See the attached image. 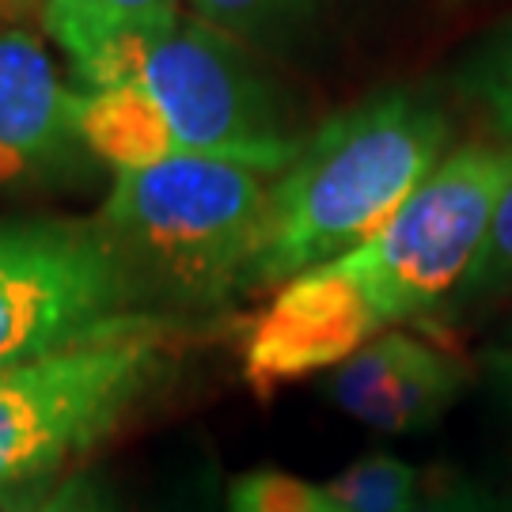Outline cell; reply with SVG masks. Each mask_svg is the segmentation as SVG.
Wrapping results in <instances>:
<instances>
[{"label": "cell", "instance_id": "cell-11", "mask_svg": "<svg viewBox=\"0 0 512 512\" xmlns=\"http://www.w3.org/2000/svg\"><path fill=\"white\" fill-rule=\"evenodd\" d=\"M80 145L122 171H145L179 156L164 110L141 80L80 95Z\"/></svg>", "mask_w": 512, "mask_h": 512}, {"label": "cell", "instance_id": "cell-21", "mask_svg": "<svg viewBox=\"0 0 512 512\" xmlns=\"http://www.w3.org/2000/svg\"><path fill=\"white\" fill-rule=\"evenodd\" d=\"M490 376H494L497 391L505 395V403L512 406V349H497V353H490Z\"/></svg>", "mask_w": 512, "mask_h": 512}, {"label": "cell", "instance_id": "cell-16", "mask_svg": "<svg viewBox=\"0 0 512 512\" xmlns=\"http://www.w3.org/2000/svg\"><path fill=\"white\" fill-rule=\"evenodd\" d=\"M456 296H497V300H512V183L505 198L497 205L490 236L482 243L475 270L467 274L463 289Z\"/></svg>", "mask_w": 512, "mask_h": 512}, {"label": "cell", "instance_id": "cell-14", "mask_svg": "<svg viewBox=\"0 0 512 512\" xmlns=\"http://www.w3.org/2000/svg\"><path fill=\"white\" fill-rule=\"evenodd\" d=\"M194 8L198 19L239 42L277 46L293 38L300 27H308L319 0H194Z\"/></svg>", "mask_w": 512, "mask_h": 512}, {"label": "cell", "instance_id": "cell-13", "mask_svg": "<svg viewBox=\"0 0 512 512\" xmlns=\"http://www.w3.org/2000/svg\"><path fill=\"white\" fill-rule=\"evenodd\" d=\"M456 92L475 103L501 141H512V19L478 42L456 69Z\"/></svg>", "mask_w": 512, "mask_h": 512}, {"label": "cell", "instance_id": "cell-2", "mask_svg": "<svg viewBox=\"0 0 512 512\" xmlns=\"http://www.w3.org/2000/svg\"><path fill=\"white\" fill-rule=\"evenodd\" d=\"M270 183L262 171L205 156H171L114 175L99 228L133 277L183 304H224L247 289L266 232Z\"/></svg>", "mask_w": 512, "mask_h": 512}, {"label": "cell", "instance_id": "cell-5", "mask_svg": "<svg viewBox=\"0 0 512 512\" xmlns=\"http://www.w3.org/2000/svg\"><path fill=\"white\" fill-rule=\"evenodd\" d=\"M145 293L88 220H0V368L126 327Z\"/></svg>", "mask_w": 512, "mask_h": 512}, {"label": "cell", "instance_id": "cell-15", "mask_svg": "<svg viewBox=\"0 0 512 512\" xmlns=\"http://www.w3.org/2000/svg\"><path fill=\"white\" fill-rule=\"evenodd\" d=\"M224 509L228 512H323L327 509V494H323V486H315L308 478L262 467V471H247V475L232 478V486L224 494Z\"/></svg>", "mask_w": 512, "mask_h": 512}, {"label": "cell", "instance_id": "cell-12", "mask_svg": "<svg viewBox=\"0 0 512 512\" xmlns=\"http://www.w3.org/2000/svg\"><path fill=\"white\" fill-rule=\"evenodd\" d=\"M323 494L342 512H410L421 494V475L406 459L368 452L323 482Z\"/></svg>", "mask_w": 512, "mask_h": 512}, {"label": "cell", "instance_id": "cell-9", "mask_svg": "<svg viewBox=\"0 0 512 512\" xmlns=\"http://www.w3.org/2000/svg\"><path fill=\"white\" fill-rule=\"evenodd\" d=\"M80 95L27 27L0 19V186L42 183L76 164Z\"/></svg>", "mask_w": 512, "mask_h": 512}, {"label": "cell", "instance_id": "cell-4", "mask_svg": "<svg viewBox=\"0 0 512 512\" xmlns=\"http://www.w3.org/2000/svg\"><path fill=\"white\" fill-rule=\"evenodd\" d=\"M509 183L512 145L456 148L380 236L338 258L387 330L463 289Z\"/></svg>", "mask_w": 512, "mask_h": 512}, {"label": "cell", "instance_id": "cell-8", "mask_svg": "<svg viewBox=\"0 0 512 512\" xmlns=\"http://www.w3.org/2000/svg\"><path fill=\"white\" fill-rule=\"evenodd\" d=\"M467 384V365L429 338L384 330L327 376V399L376 433H421L437 425Z\"/></svg>", "mask_w": 512, "mask_h": 512}, {"label": "cell", "instance_id": "cell-18", "mask_svg": "<svg viewBox=\"0 0 512 512\" xmlns=\"http://www.w3.org/2000/svg\"><path fill=\"white\" fill-rule=\"evenodd\" d=\"M46 512H114V497H110V490L99 478L73 475L57 482Z\"/></svg>", "mask_w": 512, "mask_h": 512}, {"label": "cell", "instance_id": "cell-7", "mask_svg": "<svg viewBox=\"0 0 512 512\" xmlns=\"http://www.w3.org/2000/svg\"><path fill=\"white\" fill-rule=\"evenodd\" d=\"M384 330L368 296L334 258L285 281L258 311L243 342V376L258 395H270L311 372H334Z\"/></svg>", "mask_w": 512, "mask_h": 512}, {"label": "cell", "instance_id": "cell-17", "mask_svg": "<svg viewBox=\"0 0 512 512\" xmlns=\"http://www.w3.org/2000/svg\"><path fill=\"white\" fill-rule=\"evenodd\" d=\"M410 512H505L482 486L463 475L421 478V494Z\"/></svg>", "mask_w": 512, "mask_h": 512}, {"label": "cell", "instance_id": "cell-10", "mask_svg": "<svg viewBox=\"0 0 512 512\" xmlns=\"http://www.w3.org/2000/svg\"><path fill=\"white\" fill-rule=\"evenodd\" d=\"M42 23L88 92L133 84L179 27V0H46Z\"/></svg>", "mask_w": 512, "mask_h": 512}, {"label": "cell", "instance_id": "cell-22", "mask_svg": "<svg viewBox=\"0 0 512 512\" xmlns=\"http://www.w3.org/2000/svg\"><path fill=\"white\" fill-rule=\"evenodd\" d=\"M323 512H342V509H338V505H330V501H327V509H323Z\"/></svg>", "mask_w": 512, "mask_h": 512}, {"label": "cell", "instance_id": "cell-19", "mask_svg": "<svg viewBox=\"0 0 512 512\" xmlns=\"http://www.w3.org/2000/svg\"><path fill=\"white\" fill-rule=\"evenodd\" d=\"M57 482L61 478H38V482H23V486L0 490V512H46Z\"/></svg>", "mask_w": 512, "mask_h": 512}, {"label": "cell", "instance_id": "cell-3", "mask_svg": "<svg viewBox=\"0 0 512 512\" xmlns=\"http://www.w3.org/2000/svg\"><path fill=\"white\" fill-rule=\"evenodd\" d=\"M167 323L137 315L84 346L0 368V490L61 478L160 384Z\"/></svg>", "mask_w": 512, "mask_h": 512}, {"label": "cell", "instance_id": "cell-20", "mask_svg": "<svg viewBox=\"0 0 512 512\" xmlns=\"http://www.w3.org/2000/svg\"><path fill=\"white\" fill-rule=\"evenodd\" d=\"M148 512H217V509H213L209 486L198 478V482H190V486H186L183 494H171L164 505H156V509H148Z\"/></svg>", "mask_w": 512, "mask_h": 512}, {"label": "cell", "instance_id": "cell-1", "mask_svg": "<svg viewBox=\"0 0 512 512\" xmlns=\"http://www.w3.org/2000/svg\"><path fill=\"white\" fill-rule=\"evenodd\" d=\"M448 114L421 92L391 88L334 114L270 186L251 281L285 285L365 247L444 160Z\"/></svg>", "mask_w": 512, "mask_h": 512}, {"label": "cell", "instance_id": "cell-6", "mask_svg": "<svg viewBox=\"0 0 512 512\" xmlns=\"http://www.w3.org/2000/svg\"><path fill=\"white\" fill-rule=\"evenodd\" d=\"M186 156L281 175L304 141L285 129L274 88L258 76L243 42L205 19L179 23L141 73Z\"/></svg>", "mask_w": 512, "mask_h": 512}]
</instances>
